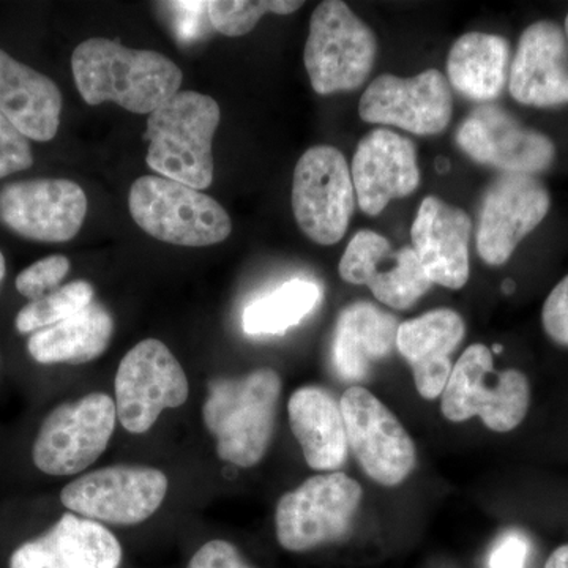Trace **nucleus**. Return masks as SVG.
I'll return each mask as SVG.
<instances>
[{
    "mask_svg": "<svg viewBox=\"0 0 568 568\" xmlns=\"http://www.w3.org/2000/svg\"><path fill=\"white\" fill-rule=\"evenodd\" d=\"M74 82L91 106L114 102L134 114H152L181 89L183 73L166 55L91 39L71 55Z\"/></svg>",
    "mask_w": 568,
    "mask_h": 568,
    "instance_id": "obj_1",
    "label": "nucleus"
},
{
    "mask_svg": "<svg viewBox=\"0 0 568 568\" xmlns=\"http://www.w3.org/2000/svg\"><path fill=\"white\" fill-rule=\"evenodd\" d=\"M282 387V377L272 368L209 383L203 420L223 462L253 467L265 457L274 437Z\"/></svg>",
    "mask_w": 568,
    "mask_h": 568,
    "instance_id": "obj_2",
    "label": "nucleus"
},
{
    "mask_svg": "<svg viewBox=\"0 0 568 568\" xmlns=\"http://www.w3.org/2000/svg\"><path fill=\"white\" fill-rule=\"evenodd\" d=\"M222 112L212 97L179 91L149 114V168L162 178L192 189L213 182L212 144Z\"/></svg>",
    "mask_w": 568,
    "mask_h": 568,
    "instance_id": "obj_3",
    "label": "nucleus"
},
{
    "mask_svg": "<svg viewBox=\"0 0 568 568\" xmlns=\"http://www.w3.org/2000/svg\"><path fill=\"white\" fill-rule=\"evenodd\" d=\"M129 207L142 231L171 245H215L233 231L222 204L201 190L162 175L138 179L130 190Z\"/></svg>",
    "mask_w": 568,
    "mask_h": 568,
    "instance_id": "obj_4",
    "label": "nucleus"
},
{
    "mask_svg": "<svg viewBox=\"0 0 568 568\" xmlns=\"http://www.w3.org/2000/svg\"><path fill=\"white\" fill-rule=\"evenodd\" d=\"M530 386L519 369L496 372L485 345L467 347L452 369L440 410L448 422L462 424L480 417L488 429L508 433L528 416Z\"/></svg>",
    "mask_w": 568,
    "mask_h": 568,
    "instance_id": "obj_5",
    "label": "nucleus"
},
{
    "mask_svg": "<svg viewBox=\"0 0 568 568\" xmlns=\"http://www.w3.org/2000/svg\"><path fill=\"white\" fill-rule=\"evenodd\" d=\"M377 40L347 3L325 0L313 11L304 62L320 95L361 88L375 67Z\"/></svg>",
    "mask_w": 568,
    "mask_h": 568,
    "instance_id": "obj_6",
    "label": "nucleus"
},
{
    "mask_svg": "<svg viewBox=\"0 0 568 568\" xmlns=\"http://www.w3.org/2000/svg\"><path fill=\"white\" fill-rule=\"evenodd\" d=\"M364 489L343 473L310 477L278 500L275 532L293 552L310 551L343 540L353 528Z\"/></svg>",
    "mask_w": 568,
    "mask_h": 568,
    "instance_id": "obj_7",
    "label": "nucleus"
},
{
    "mask_svg": "<svg viewBox=\"0 0 568 568\" xmlns=\"http://www.w3.org/2000/svg\"><path fill=\"white\" fill-rule=\"evenodd\" d=\"M295 222L317 245L345 237L354 215L355 190L345 155L332 145H316L301 156L291 194Z\"/></svg>",
    "mask_w": 568,
    "mask_h": 568,
    "instance_id": "obj_8",
    "label": "nucleus"
},
{
    "mask_svg": "<svg viewBox=\"0 0 568 568\" xmlns=\"http://www.w3.org/2000/svg\"><path fill=\"white\" fill-rule=\"evenodd\" d=\"M118 409L106 394L63 403L44 418L33 443V465L48 476H74L93 465L114 435Z\"/></svg>",
    "mask_w": 568,
    "mask_h": 568,
    "instance_id": "obj_9",
    "label": "nucleus"
},
{
    "mask_svg": "<svg viewBox=\"0 0 568 568\" xmlns=\"http://www.w3.org/2000/svg\"><path fill=\"white\" fill-rule=\"evenodd\" d=\"M185 372L160 339L138 343L122 358L115 375V409L126 432H149L164 409H174L189 399Z\"/></svg>",
    "mask_w": 568,
    "mask_h": 568,
    "instance_id": "obj_10",
    "label": "nucleus"
},
{
    "mask_svg": "<svg viewBox=\"0 0 568 568\" xmlns=\"http://www.w3.org/2000/svg\"><path fill=\"white\" fill-rule=\"evenodd\" d=\"M347 446L366 476L383 487L403 484L416 469V444L402 422L377 396L364 387L343 394Z\"/></svg>",
    "mask_w": 568,
    "mask_h": 568,
    "instance_id": "obj_11",
    "label": "nucleus"
},
{
    "mask_svg": "<svg viewBox=\"0 0 568 568\" xmlns=\"http://www.w3.org/2000/svg\"><path fill=\"white\" fill-rule=\"evenodd\" d=\"M168 493L164 473L148 466H110L93 470L62 489L63 506L92 521L133 526L159 510Z\"/></svg>",
    "mask_w": 568,
    "mask_h": 568,
    "instance_id": "obj_12",
    "label": "nucleus"
},
{
    "mask_svg": "<svg viewBox=\"0 0 568 568\" xmlns=\"http://www.w3.org/2000/svg\"><path fill=\"white\" fill-rule=\"evenodd\" d=\"M88 196L67 179H33L0 190V222L29 241L62 244L80 233Z\"/></svg>",
    "mask_w": 568,
    "mask_h": 568,
    "instance_id": "obj_13",
    "label": "nucleus"
},
{
    "mask_svg": "<svg viewBox=\"0 0 568 568\" xmlns=\"http://www.w3.org/2000/svg\"><path fill=\"white\" fill-rule=\"evenodd\" d=\"M454 112L448 80L440 71L425 70L413 78L381 74L366 88L358 114L368 123L394 125L429 136L447 129Z\"/></svg>",
    "mask_w": 568,
    "mask_h": 568,
    "instance_id": "obj_14",
    "label": "nucleus"
},
{
    "mask_svg": "<svg viewBox=\"0 0 568 568\" xmlns=\"http://www.w3.org/2000/svg\"><path fill=\"white\" fill-rule=\"evenodd\" d=\"M551 197L529 174H503L485 192L478 213L477 252L488 265L510 260L519 242L548 215Z\"/></svg>",
    "mask_w": 568,
    "mask_h": 568,
    "instance_id": "obj_15",
    "label": "nucleus"
},
{
    "mask_svg": "<svg viewBox=\"0 0 568 568\" xmlns=\"http://www.w3.org/2000/svg\"><path fill=\"white\" fill-rule=\"evenodd\" d=\"M458 148L474 162L504 174L541 173L555 162L556 149L544 133L526 129L507 111L485 104L459 125Z\"/></svg>",
    "mask_w": 568,
    "mask_h": 568,
    "instance_id": "obj_16",
    "label": "nucleus"
},
{
    "mask_svg": "<svg viewBox=\"0 0 568 568\" xmlns=\"http://www.w3.org/2000/svg\"><path fill=\"white\" fill-rule=\"evenodd\" d=\"M338 272L346 283L368 286L381 304L394 310L410 308L433 286L413 246L395 250L375 231H358L354 235Z\"/></svg>",
    "mask_w": 568,
    "mask_h": 568,
    "instance_id": "obj_17",
    "label": "nucleus"
},
{
    "mask_svg": "<svg viewBox=\"0 0 568 568\" xmlns=\"http://www.w3.org/2000/svg\"><path fill=\"white\" fill-rule=\"evenodd\" d=\"M351 175L358 207L366 215H379L392 200L418 189L416 145L390 130H375L358 142Z\"/></svg>",
    "mask_w": 568,
    "mask_h": 568,
    "instance_id": "obj_18",
    "label": "nucleus"
},
{
    "mask_svg": "<svg viewBox=\"0 0 568 568\" xmlns=\"http://www.w3.org/2000/svg\"><path fill=\"white\" fill-rule=\"evenodd\" d=\"M473 222L465 211L428 196L414 220L413 250L429 282L458 291L469 280Z\"/></svg>",
    "mask_w": 568,
    "mask_h": 568,
    "instance_id": "obj_19",
    "label": "nucleus"
},
{
    "mask_svg": "<svg viewBox=\"0 0 568 568\" xmlns=\"http://www.w3.org/2000/svg\"><path fill=\"white\" fill-rule=\"evenodd\" d=\"M508 89L518 103L549 108L568 103V47L556 22L537 21L519 39Z\"/></svg>",
    "mask_w": 568,
    "mask_h": 568,
    "instance_id": "obj_20",
    "label": "nucleus"
},
{
    "mask_svg": "<svg viewBox=\"0 0 568 568\" xmlns=\"http://www.w3.org/2000/svg\"><path fill=\"white\" fill-rule=\"evenodd\" d=\"M121 564L122 547L114 534L74 514L63 515L10 558V568H119Z\"/></svg>",
    "mask_w": 568,
    "mask_h": 568,
    "instance_id": "obj_21",
    "label": "nucleus"
},
{
    "mask_svg": "<svg viewBox=\"0 0 568 568\" xmlns=\"http://www.w3.org/2000/svg\"><path fill=\"white\" fill-rule=\"evenodd\" d=\"M466 335L465 320L455 310L439 308L399 324L396 349L413 369L418 395L443 396L450 379V355Z\"/></svg>",
    "mask_w": 568,
    "mask_h": 568,
    "instance_id": "obj_22",
    "label": "nucleus"
},
{
    "mask_svg": "<svg viewBox=\"0 0 568 568\" xmlns=\"http://www.w3.org/2000/svg\"><path fill=\"white\" fill-rule=\"evenodd\" d=\"M61 112L58 84L0 50V114L28 140L48 142L58 134Z\"/></svg>",
    "mask_w": 568,
    "mask_h": 568,
    "instance_id": "obj_23",
    "label": "nucleus"
},
{
    "mask_svg": "<svg viewBox=\"0 0 568 568\" xmlns=\"http://www.w3.org/2000/svg\"><path fill=\"white\" fill-rule=\"evenodd\" d=\"M287 413L306 465L323 473L345 465L349 452L345 418L331 392L323 387H301L291 395Z\"/></svg>",
    "mask_w": 568,
    "mask_h": 568,
    "instance_id": "obj_24",
    "label": "nucleus"
},
{
    "mask_svg": "<svg viewBox=\"0 0 568 568\" xmlns=\"http://www.w3.org/2000/svg\"><path fill=\"white\" fill-rule=\"evenodd\" d=\"M399 321L369 302H354L339 312L335 325L336 372L345 381H364L372 365L396 347Z\"/></svg>",
    "mask_w": 568,
    "mask_h": 568,
    "instance_id": "obj_25",
    "label": "nucleus"
},
{
    "mask_svg": "<svg viewBox=\"0 0 568 568\" xmlns=\"http://www.w3.org/2000/svg\"><path fill=\"white\" fill-rule=\"evenodd\" d=\"M510 44L495 33L469 32L448 52V84L474 102H491L510 74Z\"/></svg>",
    "mask_w": 568,
    "mask_h": 568,
    "instance_id": "obj_26",
    "label": "nucleus"
},
{
    "mask_svg": "<svg viewBox=\"0 0 568 568\" xmlns=\"http://www.w3.org/2000/svg\"><path fill=\"white\" fill-rule=\"evenodd\" d=\"M114 321L103 305L92 302L62 323L32 334L28 351L41 365H81L95 361L110 346Z\"/></svg>",
    "mask_w": 568,
    "mask_h": 568,
    "instance_id": "obj_27",
    "label": "nucleus"
},
{
    "mask_svg": "<svg viewBox=\"0 0 568 568\" xmlns=\"http://www.w3.org/2000/svg\"><path fill=\"white\" fill-rule=\"evenodd\" d=\"M316 283L291 280L246 306L242 327L248 335H280L301 324L320 305Z\"/></svg>",
    "mask_w": 568,
    "mask_h": 568,
    "instance_id": "obj_28",
    "label": "nucleus"
},
{
    "mask_svg": "<svg viewBox=\"0 0 568 568\" xmlns=\"http://www.w3.org/2000/svg\"><path fill=\"white\" fill-rule=\"evenodd\" d=\"M93 302V287L88 282H73L59 287L54 293L44 295L39 301H32L31 304L21 308L18 313L17 331L20 334H36L43 328L62 323L69 317L77 315L85 306Z\"/></svg>",
    "mask_w": 568,
    "mask_h": 568,
    "instance_id": "obj_29",
    "label": "nucleus"
},
{
    "mask_svg": "<svg viewBox=\"0 0 568 568\" xmlns=\"http://www.w3.org/2000/svg\"><path fill=\"white\" fill-rule=\"evenodd\" d=\"M301 0H215L207 2L209 20L216 32L242 37L256 28L267 13L291 14L301 9Z\"/></svg>",
    "mask_w": 568,
    "mask_h": 568,
    "instance_id": "obj_30",
    "label": "nucleus"
},
{
    "mask_svg": "<svg viewBox=\"0 0 568 568\" xmlns=\"http://www.w3.org/2000/svg\"><path fill=\"white\" fill-rule=\"evenodd\" d=\"M70 272L69 257L62 254H52L37 261L17 276L18 293L31 301H39L44 295L59 290V284Z\"/></svg>",
    "mask_w": 568,
    "mask_h": 568,
    "instance_id": "obj_31",
    "label": "nucleus"
},
{
    "mask_svg": "<svg viewBox=\"0 0 568 568\" xmlns=\"http://www.w3.org/2000/svg\"><path fill=\"white\" fill-rule=\"evenodd\" d=\"M33 164L31 144L0 114V179L20 173Z\"/></svg>",
    "mask_w": 568,
    "mask_h": 568,
    "instance_id": "obj_32",
    "label": "nucleus"
},
{
    "mask_svg": "<svg viewBox=\"0 0 568 568\" xmlns=\"http://www.w3.org/2000/svg\"><path fill=\"white\" fill-rule=\"evenodd\" d=\"M541 324L552 342L568 347V275L556 284L545 301Z\"/></svg>",
    "mask_w": 568,
    "mask_h": 568,
    "instance_id": "obj_33",
    "label": "nucleus"
},
{
    "mask_svg": "<svg viewBox=\"0 0 568 568\" xmlns=\"http://www.w3.org/2000/svg\"><path fill=\"white\" fill-rule=\"evenodd\" d=\"M186 568H253L239 549L226 540H211L197 549Z\"/></svg>",
    "mask_w": 568,
    "mask_h": 568,
    "instance_id": "obj_34",
    "label": "nucleus"
},
{
    "mask_svg": "<svg viewBox=\"0 0 568 568\" xmlns=\"http://www.w3.org/2000/svg\"><path fill=\"white\" fill-rule=\"evenodd\" d=\"M528 556L529 541L517 532L507 534L493 549L488 568H525Z\"/></svg>",
    "mask_w": 568,
    "mask_h": 568,
    "instance_id": "obj_35",
    "label": "nucleus"
},
{
    "mask_svg": "<svg viewBox=\"0 0 568 568\" xmlns=\"http://www.w3.org/2000/svg\"><path fill=\"white\" fill-rule=\"evenodd\" d=\"M545 568H568V545L556 548L545 564Z\"/></svg>",
    "mask_w": 568,
    "mask_h": 568,
    "instance_id": "obj_36",
    "label": "nucleus"
},
{
    "mask_svg": "<svg viewBox=\"0 0 568 568\" xmlns=\"http://www.w3.org/2000/svg\"><path fill=\"white\" fill-rule=\"evenodd\" d=\"M7 265L6 257H3L2 252H0V283L3 282V276H6Z\"/></svg>",
    "mask_w": 568,
    "mask_h": 568,
    "instance_id": "obj_37",
    "label": "nucleus"
},
{
    "mask_svg": "<svg viewBox=\"0 0 568 568\" xmlns=\"http://www.w3.org/2000/svg\"><path fill=\"white\" fill-rule=\"evenodd\" d=\"M503 291L504 293L511 294L515 291V283L511 282V280H507V282H504L503 284Z\"/></svg>",
    "mask_w": 568,
    "mask_h": 568,
    "instance_id": "obj_38",
    "label": "nucleus"
},
{
    "mask_svg": "<svg viewBox=\"0 0 568 568\" xmlns=\"http://www.w3.org/2000/svg\"><path fill=\"white\" fill-rule=\"evenodd\" d=\"M500 353H503V346H500V345L493 346V354H500Z\"/></svg>",
    "mask_w": 568,
    "mask_h": 568,
    "instance_id": "obj_39",
    "label": "nucleus"
},
{
    "mask_svg": "<svg viewBox=\"0 0 568 568\" xmlns=\"http://www.w3.org/2000/svg\"><path fill=\"white\" fill-rule=\"evenodd\" d=\"M564 33H566V39L568 41V13H567V18H566V32H564Z\"/></svg>",
    "mask_w": 568,
    "mask_h": 568,
    "instance_id": "obj_40",
    "label": "nucleus"
}]
</instances>
